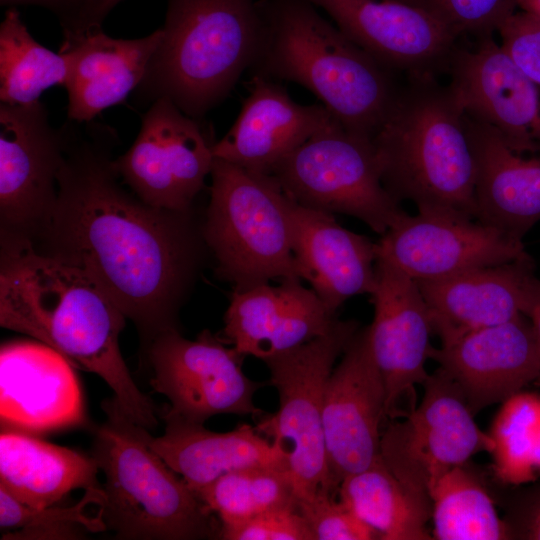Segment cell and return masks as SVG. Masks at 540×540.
Listing matches in <instances>:
<instances>
[{"label":"cell","instance_id":"obj_1","mask_svg":"<svg viewBox=\"0 0 540 540\" xmlns=\"http://www.w3.org/2000/svg\"><path fill=\"white\" fill-rule=\"evenodd\" d=\"M52 215L32 243L92 276L148 345L178 313L209 253L193 209L150 206L122 187L109 126L68 120Z\"/></svg>","mask_w":540,"mask_h":540},{"label":"cell","instance_id":"obj_2","mask_svg":"<svg viewBox=\"0 0 540 540\" xmlns=\"http://www.w3.org/2000/svg\"><path fill=\"white\" fill-rule=\"evenodd\" d=\"M125 319L81 268L38 251L29 240L1 239L0 325L101 377L127 417L150 430L159 423L156 408L137 387L119 348Z\"/></svg>","mask_w":540,"mask_h":540},{"label":"cell","instance_id":"obj_3","mask_svg":"<svg viewBox=\"0 0 540 540\" xmlns=\"http://www.w3.org/2000/svg\"><path fill=\"white\" fill-rule=\"evenodd\" d=\"M249 72L312 92L348 132L373 140L400 89L394 73L326 20L309 0H259Z\"/></svg>","mask_w":540,"mask_h":540},{"label":"cell","instance_id":"obj_4","mask_svg":"<svg viewBox=\"0 0 540 540\" xmlns=\"http://www.w3.org/2000/svg\"><path fill=\"white\" fill-rule=\"evenodd\" d=\"M386 121L373 138L381 181L398 202L418 211L476 218V167L464 110L434 75L408 76Z\"/></svg>","mask_w":540,"mask_h":540},{"label":"cell","instance_id":"obj_5","mask_svg":"<svg viewBox=\"0 0 540 540\" xmlns=\"http://www.w3.org/2000/svg\"><path fill=\"white\" fill-rule=\"evenodd\" d=\"M260 29L259 0H167L161 40L135 89L137 100L167 97L202 119L250 69Z\"/></svg>","mask_w":540,"mask_h":540},{"label":"cell","instance_id":"obj_6","mask_svg":"<svg viewBox=\"0 0 540 540\" xmlns=\"http://www.w3.org/2000/svg\"><path fill=\"white\" fill-rule=\"evenodd\" d=\"M92 456L103 472V520L122 539L219 538L220 521L185 480L150 447L149 431L114 398L102 403Z\"/></svg>","mask_w":540,"mask_h":540},{"label":"cell","instance_id":"obj_7","mask_svg":"<svg viewBox=\"0 0 540 540\" xmlns=\"http://www.w3.org/2000/svg\"><path fill=\"white\" fill-rule=\"evenodd\" d=\"M202 233L217 276L245 290L298 278L291 204L276 180L215 158Z\"/></svg>","mask_w":540,"mask_h":540},{"label":"cell","instance_id":"obj_8","mask_svg":"<svg viewBox=\"0 0 540 540\" xmlns=\"http://www.w3.org/2000/svg\"><path fill=\"white\" fill-rule=\"evenodd\" d=\"M358 329L355 320L336 319L324 335L263 361L279 408L259 416L255 427L288 453L297 505L337 494L324 440V397L335 362Z\"/></svg>","mask_w":540,"mask_h":540},{"label":"cell","instance_id":"obj_9","mask_svg":"<svg viewBox=\"0 0 540 540\" xmlns=\"http://www.w3.org/2000/svg\"><path fill=\"white\" fill-rule=\"evenodd\" d=\"M297 204L353 216L378 234L405 212L384 188L373 140L334 120L281 159L270 171Z\"/></svg>","mask_w":540,"mask_h":540},{"label":"cell","instance_id":"obj_10","mask_svg":"<svg viewBox=\"0 0 540 540\" xmlns=\"http://www.w3.org/2000/svg\"><path fill=\"white\" fill-rule=\"evenodd\" d=\"M423 387L419 405L382 432L380 455L403 484L430 500L429 490L441 475L479 452L493 451L494 440L478 427L463 395L441 369L428 375Z\"/></svg>","mask_w":540,"mask_h":540},{"label":"cell","instance_id":"obj_11","mask_svg":"<svg viewBox=\"0 0 540 540\" xmlns=\"http://www.w3.org/2000/svg\"><path fill=\"white\" fill-rule=\"evenodd\" d=\"M215 142L202 119L186 115L162 97L143 114L134 143L113 165L122 182L146 204L189 211L211 174Z\"/></svg>","mask_w":540,"mask_h":540},{"label":"cell","instance_id":"obj_12","mask_svg":"<svg viewBox=\"0 0 540 540\" xmlns=\"http://www.w3.org/2000/svg\"><path fill=\"white\" fill-rule=\"evenodd\" d=\"M147 346L150 385L167 398L168 412L198 424L219 414L252 415L256 420L264 413L254 403L262 385L243 373V356L210 331L189 340L178 329H168Z\"/></svg>","mask_w":540,"mask_h":540},{"label":"cell","instance_id":"obj_13","mask_svg":"<svg viewBox=\"0 0 540 540\" xmlns=\"http://www.w3.org/2000/svg\"><path fill=\"white\" fill-rule=\"evenodd\" d=\"M64 149L63 129L51 126L40 101L0 104L1 239L33 243L47 225Z\"/></svg>","mask_w":540,"mask_h":540},{"label":"cell","instance_id":"obj_14","mask_svg":"<svg viewBox=\"0 0 540 540\" xmlns=\"http://www.w3.org/2000/svg\"><path fill=\"white\" fill-rule=\"evenodd\" d=\"M378 258L415 281L434 280L528 256L522 241L469 217L404 213L377 242Z\"/></svg>","mask_w":540,"mask_h":540},{"label":"cell","instance_id":"obj_15","mask_svg":"<svg viewBox=\"0 0 540 540\" xmlns=\"http://www.w3.org/2000/svg\"><path fill=\"white\" fill-rule=\"evenodd\" d=\"M386 418V389L373 358L367 327L359 328L326 386L323 430L333 486L380 457V426Z\"/></svg>","mask_w":540,"mask_h":540},{"label":"cell","instance_id":"obj_16","mask_svg":"<svg viewBox=\"0 0 540 540\" xmlns=\"http://www.w3.org/2000/svg\"><path fill=\"white\" fill-rule=\"evenodd\" d=\"M388 70L408 76L447 68L456 35L426 9L402 0H309Z\"/></svg>","mask_w":540,"mask_h":540},{"label":"cell","instance_id":"obj_17","mask_svg":"<svg viewBox=\"0 0 540 540\" xmlns=\"http://www.w3.org/2000/svg\"><path fill=\"white\" fill-rule=\"evenodd\" d=\"M448 87L469 116L497 130L520 153L540 152V88L492 35L472 49L456 47Z\"/></svg>","mask_w":540,"mask_h":540},{"label":"cell","instance_id":"obj_18","mask_svg":"<svg viewBox=\"0 0 540 540\" xmlns=\"http://www.w3.org/2000/svg\"><path fill=\"white\" fill-rule=\"evenodd\" d=\"M376 284L370 294L374 305L372 323L367 326L373 358L386 389V418L402 415L400 404L407 399L415 408L416 385H423L433 332L430 314L416 281L377 259Z\"/></svg>","mask_w":540,"mask_h":540},{"label":"cell","instance_id":"obj_19","mask_svg":"<svg viewBox=\"0 0 540 540\" xmlns=\"http://www.w3.org/2000/svg\"><path fill=\"white\" fill-rule=\"evenodd\" d=\"M429 358L457 386L474 415L535 384L540 373L538 341L524 314L432 346Z\"/></svg>","mask_w":540,"mask_h":540},{"label":"cell","instance_id":"obj_20","mask_svg":"<svg viewBox=\"0 0 540 540\" xmlns=\"http://www.w3.org/2000/svg\"><path fill=\"white\" fill-rule=\"evenodd\" d=\"M72 364L37 341H13L0 350L1 423L46 432L85 423V408Z\"/></svg>","mask_w":540,"mask_h":540},{"label":"cell","instance_id":"obj_21","mask_svg":"<svg viewBox=\"0 0 540 540\" xmlns=\"http://www.w3.org/2000/svg\"><path fill=\"white\" fill-rule=\"evenodd\" d=\"M336 319L312 289L291 278L233 290L223 333L241 356L264 361L324 335Z\"/></svg>","mask_w":540,"mask_h":540},{"label":"cell","instance_id":"obj_22","mask_svg":"<svg viewBox=\"0 0 540 540\" xmlns=\"http://www.w3.org/2000/svg\"><path fill=\"white\" fill-rule=\"evenodd\" d=\"M336 120L323 104L295 102L277 81L251 76L232 127L213 147L215 158L269 174L285 156Z\"/></svg>","mask_w":540,"mask_h":540},{"label":"cell","instance_id":"obj_23","mask_svg":"<svg viewBox=\"0 0 540 540\" xmlns=\"http://www.w3.org/2000/svg\"><path fill=\"white\" fill-rule=\"evenodd\" d=\"M534 276V261L528 255L416 283L428 307L432 330L445 344L523 314Z\"/></svg>","mask_w":540,"mask_h":540},{"label":"cell","instance_id":"obj_24","mask_svg":"<svg viewBox=\"0 0 540 540\" xmlns=\"http://www.w3.org/2000/svg\"><path fill=\"white\" fill-rule=\"evenodd\" d=\"M292 249L300 279L330 312L349 298L371 294L376 284L377 243L337 223L329 213L292 200Z\"/></svg>","mask_w":540,"mask_h":540},{"label":"cell","instance_id":"obj_25","mask_svg":"<svg viewBox=\"0 0 540 540\" xmlns=\"http://www.w3.org/2000/svg\"><path fill=\"white\" fill-rule=\"evenodd\" d=\"M475 167L476 218L522 241L540 221V152L513 150L488 124L464 112Z\"/></svg>","mask_w":540,"mask_h":540},{"label":"cell","instance_id":"obj_26","mask_svg":"<svg viewBox=\"0 0 540 540\" xmlns=\"http://www.w3.org/2000/svg\"><path fill=\"white\" fill-rule=\"evenodd\" d=\"M162 36L161 28L137 39H115L101 28L64 38L60 51L71 57L65 85L67 118L92 121L103 110L125 102L141 83Z\"/></svg>","mask_w":540,"mask_h":540},{"label":"cell","instance_id":"obj_27","mask_svg":"<svg viewBox=\"0 0 540 540\" xmlns=\"http://www.w3.org/2000/svg\"><path fill=\"white\" fill-rule=\"evenodd\" d=\"M161 417L164 434L158 437L149 434V445L195 493L222 475L240 469L289 470L285 449L256 427L242 424L228 432H215L166 409Z\"/></svg>","mask_w":540,"mask_h":540},{"label":"cell","instance_id":"obj_28","mask_svg":"<svg viewBox=\"0 0 540 540\" xmlns=\"http://www.w3.org/2000/svg\"><path fill=\"white\" fill-rule=\"evenodd\" d=\"M99 470L93 456L25 433H1L0 487L33 508L56 505L76 489L101 488Z\"/></svg>","mask_w":540,"mask_h":540},{"label":"cell","instance_id":"obj_29","mask_svg":"<svg viewBox=\"0 0 540 540\" xmlns=\"http://www.w3.org/2000/svg\"><path fill=\"white\" fill-rule=\"evenodd\" d=\"M339 500L381 540H430L431 501L403 484L380 457L345 477Z\"/></svg>","mask_w":540,"mask_h":540},{"label":"cell","instance_id":"obj_30","mask_svg":"<svg viewBox=\"0 0 540 540\" xmlns=\"http://www.w3.org/2000/svg\"><path fill=\"white\" fill-rule=\"evenodd\" d=\"M433 539L508 540L506 524L468 462L441 475L429 490Z\"/></svg>","mask_w":540,"mask_h":540},{"label":"cell","instance_id":"obj_31","mask_svg":"<svg viewBox=\"0 0 540 540\" xmlns=\"http://www.w3.org/2000/svg\"><path fill=\"white\" fill-rule=\"evenodd\" d=\"M71 67L69 53H55L38 43L10 7L0 25V101L28 105L44 90L66 85Z\"/></svg>","mask_w":540,"mask_h":540},{"label":"cell","instance_id":"obj_32","mask_svg":"<svg viewBox=\"0 0 540 540\" xmlns=\"http://www.w3.org/2000/svg\"><path fill=\"white\" fill-rule=\"evenodd\" d=\"M196 494L218 518L220 526L237 524L273 509L297 506L291 473L284 468L232 471Z\"/></svg>","mask_w":540,"mask_h":540},{"label":"cell","instance_id":"obj_33","mask_svg":"<svg viewBox=\"0 0 540 540\" xmlns=\"http://www.w3.org/2000/svg\"><path fill=\"white\" fill-rule=\"evenodd\" d=\"M104 492L91 488L74 505L33 508L0 487V528L2 540H76L89 533L106 530L102 508Z\"/></svg>","mask_w":540,"mask_h":540},{"label":"cell","instance_id":"obj_34","mask_svg":"<svg viewBox=\"0 0 540 540\" xmlns=\"http://www.w3.org/2000/svg\"><path fill=\"white\" fill-rule=\"evenodd\" d=\"M539 399L521 393L505 401L494 424L492 438L497 455L498 474L512 480L516 471L532 466L536 430L540 421ZM502 480V481H503Z\"/></svg>","mask_w":540,"mask_h":540},{"label":"cell","instance_id":"obj_35","mask_svg":"<svg viewBox=\"0 0 540 540\" xmlns=\"http://www.w3.org/2000/svg\"><path fill=\"white\" fill-rule=\"evenodd\" d=\"M518 0H411L440 19L455 35H493L515 12Z\"/></svg>","mask_w":540,"mask_h":540},{"label":"cell","instance_id":"obj_36","mask_svg":"<svg viewBox=\"0 0 540 540\" xmlns=\"http://www.w3.org/2000/svg\"><path fill=\"white\" fill-rule=\"evenodd\" d=\"M314 540H373L377 533L332 495H320L297 505Z\"/></svg>","mask_w":540,"mask_h":540},{"label":"cell","instance_id":"obj_37","mask_svg":"<svg viewBox=\"0 0 540 540\" xmlns=\"http://www.w3.org/2000/svg\"><path fill=\"white\" fill-rule=\"evenodd\" d=\"M224 540H314L297 506L273 509L246 521L220 526Z\"/></svg>","mask_w":540,"mask_h":540},{"label":"cell","instance_id":"obj_38","mask_svg":"<svg viewBox=\"0 0 540 540\" xmlns=\"http://www.w3.org/2000/svg\"><path fill=\"white\" fill-rule=\"evenodd\" d=\"M497 32L505 52L540 88V18L524 10L515 11Z\"/></svg>","mask_w":540,"mask_h":540},{"label":"cell","instance_id":"obj_39","mask_svg":"<svg viewBox=\"0 0 540 540\" xmlns=\"http://www.w3.org/2000/svg\"><path fill=\"white\" fill-rule=\"evenodd\" d=\"M502 504L508 540H540V480L509 489Z\"/></svg>","mask_w":540,"mask_h":540},{"label":"cell","instance_id":"obj_40","mask_svg":"<svg viewBox=\"0 0 540 540\" xmlns=\"http://www.w3.org/2000/svg\"><path fill=\"white\" fill-rule=\"evenodd\" d=\"M1 5H33L52 12L59 20L64 38L79 35L84 30L88 0H0Z\"/></svg>","mask_w":540,"mask_h":540},{"label":"cell","instance_id":"obj_41","mask_svg":"<svg viewBox=\"0 0 540 540\" xmlns=\"http://www.w3.org/2000/svg\"><path fill=\"white\" fill-rule=\"evenodd\" d=\"M523 314L529 318L533 326L540 349V278L536 276L529 285ZM535 384L540 385V373Z\"/></svg>","mask_w":540,"mask_h":540},{"label":"cell","instance_id":"obj_42","mask_svg":"<svg viewBox=\"0 0 540 540\" xmlns=\"http://www.w3.org/2000/svg\"><path fill=\"white\" fill-rule=\"evenodd\" d=\"M122 0H88L84 31L101 28L110 11Z\"/></svg>","mask_w":540,"mask_h":540},{"label":"cell","instance_id":"obj_43","mask_svg":"<svg viewBox=\"0 0 540 540\" xmlns=\"http://www.w3.org/2000/svg\"><path fill=\"white\" fill-rule=\"evenodd\" d=\"M517 7L540 18V0H518Z\"/></svg>","mask_w":540,"mask_h":540},{"label":"cell","instance_id":"obj_44","mask_svg":"<svg viewBox=\"0 0 540 540\" xmlns=\"http://www.w3.org/2000/svg\"><path fill=\"white\" fill-rule=\"evenodd\" d=\"M402 1H405V2L411 3V0H402ZM411 4H412V3H411Z\"/></svg>","mask_w":540,"mask_h":540}]
</instances>
